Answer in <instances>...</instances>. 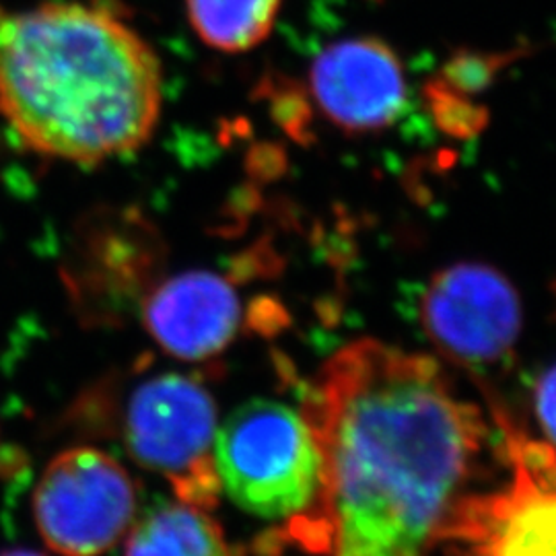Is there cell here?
<instances>
[{"label": "cell", "mask_w": 556, "mask_h": 556, "mask_svg": "<svg viewBox=\"0 0 556 556\" xmlns=\"http://www.w3.org/2000/svg\"><path fill=\"white\" fill-rule=\"evenodd\" d=\"M501 60L482 56H457L445 68V85L452 91H477L495 75Z\"/></svg>", "instance_id": "obj_12"}, {"label": "cell", "mask_w": 556, "mask_h": 556, "mask_svg": "<svg viewBox=\"0 0 556 556\" xmlns=\"http://www.w3.org/2000/svg\"><path fill=\"white\" fill-rule=\"evenodd\" d=\"M0 556H43L40 553H34V551H25V548H15V551H7V553H0Z\"/></svg>", "instance_id": "obj_15"}, {"label": "cell", "mask_w": 556, "mask_h": 556, "mask_svg": "<svg viewBox=\"0 0 556 556\" xmlns=\"http://www.w3.org/2000/svg\"><path fill=\"white\" fill-rule=\"evenodd\" d=\"M420 324L447 361L486 376L514 358L521 307L514 285L484 264H456L429 280Z\"/></svg>", "instance_id": "obj_7"}, {"label": "cell", "mask_w": 556, "mask_h": 556, "mask_svg": "<svg viewBox=\"0 0 556 556\" xmlns=\"http://www.w3.org/2000/svg\"><path fill=\"white\" fill-rule=\"evenodd\" d=\"M215 464L220 493L262 519L305 516L319 495L321 454L303 413L250 400L217 431Z\"/></svg>", "instance_id": "obj_3"}, {"label": "cell", "mask_w": 556, "mask_h": 556, "mask_svg": "<svg viewBox=\"0 0 556 556\" xmlns=\"http://www.w3.org/2000/svg\"><path fill=\"white\" fill-rule=\"evenodd\" d=\"M144 328L161 349L184 361L220 353L238 334L241 303L233 285L208 270L161 282L144 301Z\"/></svg>", "instance_id": "obj_9"}, {"label": "cell", "mask_w": 556, "mask_h": 556, "mask_svg": "<svg viewBox=\"0 0 556 556\" xmlns=\"http://www.w3.org/2000/svg\"><path fill=\"white\" fill-rule=\"evenodd\" d=\"M161 101L157 54L112 11L0 4V116L29 151L85 165L128 155L153 137Z\"/></svg>", "instance_id": "obj_2"}, {"label": "cell", "mask_w": 556, "mask_h": 556, "mask_svg": "<svg viewBox=\"0 0 556 556\" xmlns=\"http://www.w3.org/2000/svg\"><path fill=\"white\" fill-rule=\"evenodd\" d=\"M217 404L197 379L161 374L142 381L124 410V441L142 468L163 478L179 503L213 509L220 495L215 464Z\"/></svg>", "instance_id": "obj_4"}, {"label": "cell", "mask_w": 556, "mask_h": 556, "mask_svg": "<svg viewBox=\"0 0 556 556\" xmlns=\"http://www.w3.org/2000/svg\"><path fill=\"white\" fill-rule=\"evenodd\" d=\"M511 477L484 497H466L439 548L452 556H556V454L498 422Z\"/></svg>", "instance_id": "obj_5"}, {"label": "cell", "mask_w": 556, "mask_h": 556, "mask_svg": "<svg viewBox=\"0 0 556 556\" xmlns=\"http://www.w3.org/2000/svg\"><path fill=\"white\" fill-rule=\"evenodd\" d=\"M309 89L321 114L351 135L392 126L406 105L402 62L376 38L328 46L312 64Z\"/></svg>", "instance_id": "obj_8"}, {"label": "cell", "mask_w": 556, "mask_h": 556, "mask_svg": "<svg viewBox=\"0 0 556 556\" xmlns=\"http://www.w3.org/2000/svg\"><path fill=\"white\" fill-rule=\"evenodd\" d=\"M534 415H536L538 439L542 445L556 454V365L544 371L534 390Z\"/></svg>", "instance_id": "obj_13"}, {"label": "cell", "mask_w": 556, "mask_h": 556, "mask_svg": "<svg viewBox=\"0 0 556 556\" xmlns=\"http://www.w3.org/2000/svg\"><path fill=\"white\" fill-rule=\"evenodd\" d=\"M321 486L295 534L326 556H433L486 447L489 425L435 358L363 338L303 400Z\"/></svg>", "instance_id": "obj_1"}, {"label": "cell", "mask_w": 556, "mask_h": 556, "mask_svg": "<svg viewBox=\"0 0 556 556\" xmlns=\"http://www.w3.org/2000/svg\"><path fill=\"white\" fill-rule=\"evenodd\" d=\"M34 517L54 553L100 556L132 530L137 486L110 454L93 447L66 450L41 475Z\"/></svg>", "instance_id": "obj_6"}, {"label": "cell", "mask_w": 556, "mask_h": 556, "mask_svg": "<svg viewBox=\"0 0 556 556\" xmlns=\"http://www.w3.org/2000/svg\"><path fill=\"white\" fill-rule=\"evenodd\" d=\"M128 534L124 556H239L208 511L179 501L153 509Z\"/></svg>", "instance_id": "obj_10"}, {"label": "cell", "mask_w": 556, "mask_h": 556, "mask_svg": "<svg viewBox=\"0 0 556 556\" xmlns=\"http://www.w3.org/2000/svg\"><path fill=\"white\" fill-rule=\"evenodd\" d=\"M282 0H186L188 20L206 46L238 54L266 40Z\"/></svg>", "instance_id": "obj_11"}, {"label": "cell", "mask_w": 556, "mask_h": 556, "mask_svg": "<svg viewBox=\"0 0 556 556\" xmlns=\"http://www.w3.org/2000/svg\"><path fill=\"white\" fill-rule=\"evenodd\" d=\"M433 103H438L441 126L454 135H472L482 126V116H475V110L466 101L457 100L456 91L443 85L433 91Z\"/></svg>", "instance_id": "obj_14"}]
</instances>
